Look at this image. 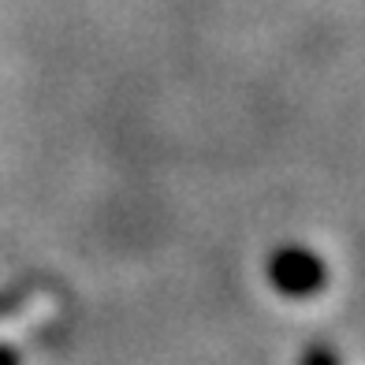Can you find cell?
Instances as JSON below:
<instances>
[{"label": "cell", "mask_w": 365, "mask_h": 365, "mask_svg": "<svg viewBox=\"0 0 365 365\" xmlns=\"http://www.w3.org/2000/svg\"><path fill=\"white\" fill-rule=\"evenodd\" d=\"M272 284L284 294H313L324 284V269L306 250H284L272 261Z\"/></svg>", "instance_id": "1"}, {"label": "cell", "mask_w": 365, "mask_h": 365, "mask_svg": "<svg viewBox=\"0 0 365 365\" xmlns=\"http://www.w3.org/2000/svg\"><path fill=\"white\" fill-rule=\"evenodd\" d=\"M306 365H336V354L324 351V346H313V351L306 354Z\"/></svg>", "instance_id": "2"}]
</instances>
